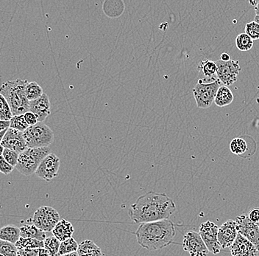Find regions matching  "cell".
<instances>
[{
  "mask_svg": "<svg viewBox=\"0 0 259 256\" xmlns=\"http://www.w3.org/2000/svg\"><path fill=\"white\" fill-rule=\"evenodd\" d=\"M176 210V203L166 194L149 191L131 205L129 215L134 223L141 224L169 218Z\"/></svg>",
  "mask_w": 259,
  "mask_h": 256,
  "instance_id": "6da1fadb",
  "label": "cell"
},
{
  "mask_svg": "<svg viewBox=\"0 0 259 256\" xmlns=\"http://www.w3.org/2000/svg\"><path fill=\"white\" fill-rule=\"evenodd\" d=\"M135 234L141 247L149 251H155L169 246L176 233L174 223L166 218L141 223Z\"/></svg>",
  "mask_w": 259,
  "mask_h": 256,
  "instance_id": "7a4b0ae2",
  "label": "cell"
},
{
  "mask_svg": "<svg viewBox=\"0 0 259 256\" xmlns=\"http://www.w3.org/2000/svg\"><path fill=\"white\" fill-rule=\"evenodd\" d=\"M27 80L16 79L5 82L0 87V93L8 100L13 115H22L30 111V100L25 95Z\"/></svg>",
  "mask_w": 259,
  "mask_h": 256,
  "instance_id": "3957f363",
  "label": "cell"
},
{
  "mask_svg": "<svg viewBox=\"0 0 259 256\" xmlns=\"http://www.w3.org/2000/svg\"><path fill=\"white\" fill-rule=\"evenodd\" d=\"M49 147L39 148H27L19 154L15 168L24 176H30L36 171L40 162L49 154L51 153Z\"/></svg>",
  "mask_w": 259,
  "mask_h": 256,
  "instance_id": "277c9868",
  "label": "cell"
},
{
  "mask_svg": "<svg viewBox=\"0 0 259 256\" xmlns=\"http://www.w3.org/2000/svg\"><path fill=\"white\" fill-rule=\"evenodd\" d=\"M23 134L28 148L49 147L53 143L55 138L53 131L43 122L29 126L23 132Z\"/></svg>",
  "mask_w": 259,
  "mask_h": 256,
  "instance_id": "5b68a950",
  "label": "cell"
},
{
  "mask_svg": "<svg viewBox=\"0 0 259 256\" xmlns=\"http://www.w3.org/2000/svg\"><path fill=\"white\" fill-rule=\"evenodd\" d=\"M221 84V82L218 79L210 83H204L202 79H200L193 89L194 99L197 107L209 108L214 102L217 92Z\"/></svg>",
  "mask_w": 259,
  "mask_h": 256,
  "instance_id": "8992f818",
  "label": "cell"
},
{
  "mask_svg": "<svg viewBox=\"0 0 259 256\" xmlns=\"http://www.w3.org/2000/svg\"><path fill=\"white\" fill-rule=\"evenodd\" d=\"M60 220L59 213L56 209L50 206H42L37 209L31 221L40 230L48 233L53 231Z\"/></svg>",
  "mask_w": 259,
  "mask_h": 256,
  "instance_id": "52a82bcc",
  "label": "cell"
},
{
  "mask_svg": "<svg viewBox=\"0 0 259 256\" xmlns=\"http://www.w3.org/2000/svg\"><path fill=\"white\" fill-rule=\"evenodd\" d=\"M216 64L218 66L217 77L220 79L222 84L231 86L236 82L238 76L242 70L239 61L231 59L228 61H224L220 59L216 61Z\"/></svg>",
  "mask_w": 259,
  "mask_h": 256,
  "instance_id": "ba28073f",
  "label": "cell"
},
{
  "mask_svg": "<svg viewBox=\"0 0 259 256\" xmlns=\"http://www.w3.org/2000/svg\"><path fill=\"white\" fill-rule=\"evenodd\" d=\"M236 228L238 233L251 241L259 252V227L253 223L248 215L244 214L236 217Z\"/></svg>",
  "mask_w": 259,
  "mask_h": 256,
  "instance_id": "9c48e42d",
  "label": "cell"
},
{
  "mask_svg": "<svg viewBox=\"0 0 259 256\" xmlns=\"http://www.w3.org/2000/svg\"><path fill=\"white\" fill-rule=\"evenodd\" d=\"M218 225L210 221L202 223L199 230V233L208 250L215 255L220 253L221 250V246L218 241Z\"/></svg>",
  "mask_w": 259,
  "mask_h": 256,
  "instance_id": "30bf717a",
  "label": "cell"
},
{
  "mask_svg": "<svg viewBox=\"0 0 259 256\" xmlns=\"http://www.w3.org/2000/svg\"><path fill=\"white\" fill-rule=\"evenodd\" d=\"M60 165L59 157L55 154L50 153L40 162L35 174L40 179L50 182L58 176Z\"/></svg>",
  "mask_w": 259,
  "mask_h": 256,
  "instance_id": "8fae6325",
  "label": "cell"
},
{
  "mask_svg": "<svg viewBox=\"0 0 259 256\" xmlns=\"http://www.w3.org/2000/svg\"><path fill=\"white\" fill-rule=\"evenodd\" d=\"M183 248L192 256H204L210 252L200 233L194 231L186 233L183 241Z\"/></svg>",
  "mask_w": 259,
  "mask_h": 256,
  "instance_id": "7c38bea8",
  "label": "cell"
},
{
  "mask_svg": "<svg viewBox=\"0 0 259 256\" xmlns=\"http://www.w3.org/2000/svg\"><path fill=\"white\" fill-rule=\"evenodd\" d=\"M1 144L4 148L12 149L19 154L28 148L24 140L23 132L10 127L5 134Z\"/></svg>",
  "mask_w": 259,
  "mask_h": 256,
  "instance_id": "4fadbf2b",
  "label": "cell"
},
{
  "mask_svg": "<svg viewBox=\"0 0 259 256\" xmlns=\"http://www.w3.org/2000/svg\"><path fill=\"white\" fill-rule=\"evenodd\" d=\"M237 234L236 222L228 220L223 223L218 230V241L221 247L226 249L231 247Z\"/></svg>",
  "mask_w": 259,
  "mask_h": 256,
  "instance_id": "5bb4252c",
  "label": "cell"
},
{
  "mask_svg": "<svg viewBox=\"0 0 259 256\" xmlns=\"http://www.w3.org/2000/svg\"><path fill=\"white\" fill-rule=\"evenodd\" d=\"M230 248L231 255L234 256H253L256 255L258 252L255 245L239 233Z\"/></svg>",
  "mask_w": 259,
  "mask_h": 256,
  "instance_id": "9a60e30c",
  "label": "cell"
},
{
  "mask_svg": "<svg viewBox=\"0 0 259 256\" xmlns=\"http://www.w3.org/2000/svg\"><path fill=\"white\" fill-rule=\"evenodd\" d=\"M30 111L36 115L39 122H44L51 113V104L48 95L44 93L37 99L30 100Z\"/></svg>",
  "mask_w": 259,
  "mask_h": 256,
  "instance_id": "2e32d148",
  "label": "cell"
},
{
  "mask_svg": "<svg viewBox=\"0 0 259 256\" xmlns=\"http://www.w3.org/2000/svg\"><path fill=\"white\" fill-rule=\"evenodd\" d=\"M74 232L72 224L66 220H60L52 231L53 236L60 241L72 238Z\"/></svg>",
  "mask_w": 259,
  "mask_h": 256,
  "instance_id": "e0dca14e",
  "label": "cell"
},
{
  "mask_svg": "<svg viewBox=\"0 0 259 256\" xmlns=\"http://www.w3.org/2000/svg\"><path fill=\"white\" fill-rule=\"evenodd\" d=\"M234 99V94L229 87L226 85L220 86L215 97L214 103L220 107H224L231 104Z\"/></svg>",
  "mask_w": 259,
  "mask_h": 256,
  "instance_id": "ac0fdd59",
  "label": "cell"
},
{
  "mask_svg": "<svg viewBox=\"0 0 259 256\" xmlns=\"http://www.w3.org/2000/svg\"><path fill=\"white\" fill-rule=\"evenodd\" d=\"M78 255L100 256L103 255L101 249L92 240H84L79 244L77 249Z\"/></svg>",
  "mask_w": 259,
  "mask_h": 256,
  "instance_id": "d6986e66",
  "label": "cell"
},
{
  "mask_svg": "<svg viewBox=\"0 0 259 256\" xmlns=\"http://www.w3.org/2000/svg\"><path fill=\"white\" fill-rule=\"evenodd\" d=\"M21 237L20 228L16 225H6L0 228V239L16 244V241Z\"/></svg>",
  "mask_w": 259,
  "mask_h": 256,
  "instance_id": "ffe728a7",
  "label": "cell"
},
{
  "mask_svg": "<svg viewBox=\"0 0 259 256\" xmlns=\"http://www.w3.org/2000/svg\"><path fill=\"white\" fill-rule=\"evenodd\" d=\"M21 236L45 241L47 238L46 232L42 231L35 225H25L20 228Z\"/></svg>",
  "mask_w": 259,
  "mask_h": 256,
  "instance_id": "44dd1931",
  "label": "cell"
},
{
  "mask_svg": "<svg viewBox=\"0 0 259 256\" xmlns=\"http://www.w3.org/2000/svg\"><path fill=\"white\" fill-rule=\"evenodd\" d=\"M18 250L21 249H37V248L45 247V243L41 240L31 239V238H24L21 236L15 244Z\"/></svg>",
  "mask_w": 259,
  "mask_h": 256,
  "instance_id": "7402d4cb",
  "label": "cell"
},
{
  "mask_svg": "<svg viewBox=\"0 0 259 256\" xmlns=\"http://www.w3.org/2000/svg\"><path fill=\"white\" fill-rule=\"evenodd\" d=\"M198 69L200 74H202L205 78H212L216 75L218 66L216 62L211 60H203L199 64Z\"/></svg>",
  "mask_w": 259,
  "mask_h": 256,
  "instance_id": "603a6c76",
  "label": "cell"
},
{
  "mask_svg": "<svg viewBox=\"0 0 259 256\" xmlns=\"http://www.w3.org/2000/svg\"><path fill=\"white\" fill-rule=\"evenodd\" d=\"M78 246L77 241L72 237L61 241L59 250L57 255H68L73 252H76L78 249Z\"/></svg>",
  "mask_w": 259,
  "mask_h": 256,
  "instance_id": "cb8c5ba5",
  "label": "cell"
},
{
  "mask_svg": "<svg viewBox=\"0 0 259 256\" xmlns=\"http://www.w3.org/2000/svg\"><path fill=\"white\" fill-rule=\"evenodd\" d=\"M44 94L43 89L36 82H28L25 87V95L27 99L33 100L39 98Z\"/></svg>",
  "mask_w": 259,
  "mask_h": 256,
  "instance_id": "d4e9b609",
  "label": "cell"
},
{
  "mask_svg": "<svg viewBox=\"0 0 259 256\" xmlns=\"http://www.w3.org/2000/svg\"><path fill=\"white\" fill-rule=\"evenodd\" d=\"M254 40L247 33H241L236 38V46L240 51H249L253 47Z\"/></svg>",
  "mask_w": 259,
  "mask_h": 256,
  "instance_id": "484cf974",
  "label": "cell"
},
{
  "mask_svg": "<svg viewBox=\"0 0 259 256\" xmlns=\"http://www.w3.org/2000/svg\"><path fill=\"white\" fill-rule=\"evenodd\" d=\"M29 126H30L26 122L24 114L14 115L10 120V128H13L20 132H24Z\"/></svg>",
  "mask_w": 259,
  "mask_h": 256,
  "instance_id": "4316f807",
  "label": "cell"
},
{
  "mask_svg": "<svg viewBox=\"0 0 259 256\" xmlns=\"http://www.w3.org/2000/svg\"><path fill=\"white\" fill-rule=\"evenodd\" d=\"M230 149L234 155H242L247 152V142L241 137H236L231 141V144H230Z\"/></svg>",
  "mask_w": 259,
  "mask_h": 256,
  "instance_id": "83f0119b",
  "label": "cell"
},
{
  "mask_svg": "<svg viewBox=\"0 0 259 256\" xmlns=\"http://www.w3.org/2000/svg\"><path fill=\"white\" fill-rule=\"evenodd\" d=\"M0 255L18 256V249L15 244L0 239Z\"/></svg>",
  "mask_w": 259,
  "mask_h": 256,
  "instance_id": "f1b7e54d",
  "label": "cell"
},
{
  "mask_svg": "<svg viewBox=\"0 0 259 256\" xmlns=\"http://www.w3.org/2000/svg\"><path fill=\"white\" fill-rule=\"evenodd\" d=\"M13 116L14 115L8 104V100L3 94L0 93V120L10 121Z\"/></svg>",
  "mask_w": 259,
  "mask_h": 256,
  "instance_id": "f546056e",
  "label": "cell"
},
{
  "mask_svg": "<svg viewBox=\"0 0 259 256\" xmlns=\"http://www.w3.org/2000/svg\"><path fill=\"white\" fill-rule=\"evenodd\" d=\"M44 243H45V249L50 252L51 255H57L59 250L60 244H61V241L59 240L55 236H53V237L46 238Z\"/></svg>",
  "mask_w": 259,
  "mask_h": 256,
  "instance_id": "4dcf8cb0",
  "label": "cell"
},
{
  "mask_svg": "<svg viewBox=\"0 0 259 256\" xmlns=\"http://www.w3.org/2000/svg\"><path fill=\"white\" fill-rule=\"evenodd\" d=\"M245 33L253 40H259V24L255 21L249 22L245 25Z\"/></svg>",
  "mask_w": 259,
  "mask_h": 256,
  "instance_id": "1f68e13d",
  "label": "cell"
},
{
  "mask_svg": "<svg viewBox=\"0 0 259 256\" xmlns=\"http://www.w3.org/2000/svg\"><path fill=\"white\" fill-rule=\"evenodd\" d=\"M3 156L10 164L16 167L19 156V154L18 152L12 150V149L5 148L4 151H3Z\"/></svg>",
  "mask_w": 259,
  "mask_h": 256,
  "instance_id": "d6a6232c",
  "label": "cell"
},
{
  "mask_svg": "<svg viewBox=\"0 0 259 256\" xmlns=\"http://www.w3.org/2000/svg\"><path fill=\"white\" fill-rule=\"evenodd\" d=\"M15 167L10 164L3 155H0V172L5 175H8L12 172Z\"/></svg>",
  "mask_w": 259,
  "mask_h": 256,
  "instance_id": "836d02e7",
  "label": "cell"
},
{
  "mask_svg": "<svg viewBox=\"0 0 259 256\" xmlns=\"http://www.w3.org/2000/svg\"><path fill=\"white\" fill-rule=\"evenodd\" d=\"M24 118H25L26 122L29 126H33V125L36 124L37 123L39 122L38 121V117L35 113H32L31 111L27 112L24 113Z\"/></svg>",
  "mask_w": 259,
  "mask_h": 256,
  "instance_id": "e575fe53",
  "label": "cell"
},
{
  "mask_svg": "<svg viewBox=\"0 0 259 256\" xmlns=\"http://www.w3.org/2000/svg\"><path fill=\"white\" fill-rule=\"evenodd\" d=\"M18 256H40V248L18 250Z\"/></svg>",
  "mask_w": 259,
  "mask_h": 256,
  "instance_id": "d590c367",
  "label": "cell"
},
{
  "mask_svg": "<svg viewBox=\"0 0 259 256\" xmlns=\"http://www.w3.org/2000/svg\"><path fill=\"white\" fill-rule=\"evenodd\" d=\"M248 216L253 223H259V208L252 209Z\"/></svg>",
  "mask_w": 259,
  "mask_h": 256,
  "instance_id": "8d00e7d4",
  "label": "cell"
},
{
  "mask_svg": "<svg viewBox=\"0 0 259 256\" xmlns=\"http://www.w3.org/2000/svg\"><path fill=\"white\" fill-rule=\"evenodd\" d=\"M10 127V121H4L0 120V132L8 129Z\"/></svg>",
  "mask_w": 259,
  "mask_h": 256,
  "instance_id": "74e56055",
  "label": "cell"
},
{
  "mask_svg": "<svg viewBox=\"0 0 259 256\" xmlns=\"http://www.w3.org/2000/svg\"><path fill=\"white\" fill-rule=\"evenodd\" d=\"M220 59L223 60L224 61H228L231 60V56L228 53H222L221 56H220Z\"/></svg>",
  "mask_w": 259,
  "mask_h": 256,
  "instance_id": "f35d334b",
  "label": "cell"
},
{
  "mask_svg": "<svg viewBox=\"0 0 259 256\" xmlns=\"http://www.w3.org/2000/svg\"><path fill=\"white\" fill-rule=\"evenodd\" d=\"M7 130L8 129H6V130L3 131V132H0V143H1L2 140H3V137H4Z\"/></svg>",
  "mask_w": 259,
  "mask_h": 256,
  "instance_id": "ab89813d",
  "label": "cell"
},
{
  "mask_svg": "<svg viewBox=\"0 0 259 256\" xmlns=\"http://www.w3.org/2000/svg\"><path fill=\"white\" fill-rule=\"evenodd\" d=\"M255 13L256 16H259V2L257 3L256 6H255Z\"/></svg>",
  "mask_w": 259,
  "mask_h": 256,
  "instance_id": "60d3db41",
  "label": "cell"
},
{
  "mask_svg": "<svg viewBox=\"0 0 259 256\" xmlns=\"http://www.w3.org/2000/svg\"><path fill=\"white\" fill-rule=\"evenodd\" d=\"M4 149L5 148L3 147V145L0 143V155H3V151H4Z\"/></svg>",
  "mask_w": 259,
  "mask_h": 256,
  "instance_id": "b9f144b4",
  "label": "cell"
},
{
  "mask_svg": "<svg viewBox=\"0 0 259 256\" xmlns=\"http://www.w3.org/2000/svg\"><path fill=\"white\" fill-rule=\"evenodd\" d=\"M254 21H255L257 23L259 24V16H255V18H254Z\"/></svg>",
  "mask_w": 259,
  "mask_h": 256,
  "instance_id": "7bdbcfd3",
  "label": "cell"
},
{
  "mask_svg": "<svg viewBox=\"0 0 259 256\" xmlns=\"http://www.w3.org/2000/svg\"><path fill=\"white\" fill-rule=\"evenodd\" d=\"M257 224H258V227H259V223H257Z\"/></svg>",
  "mask_w": 259,
  "mask_h": 256,
  "instance_id": "ee69618b",
  "label": "cell"
}]
</instances>
